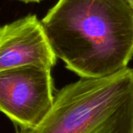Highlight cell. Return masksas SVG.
I'll use <instances>...</instances> for the list:
<instances>
[{
  "label": "cell",
  "instance_id": "cell-1",
  "mask_svg": "<svg viewBox=\"0 0 133 133\" xmlns=\"http://www.w3.org/2000/svg\"><path fill=\"white\" fill-rule=\"evenodd\" d=\"M41 23L56 57L80 78L112 75L132 58L128 0H58Z\"/></svg>",
  "mask_w": 133,
  "mask_h": 133
},
{
  "label": "cell",
  "instance_id": "cell-2",
  "mask_svg": "<svg viewBox=\"0 0 133 133\" xmlns=\"http://www.w3.org/2000/svg\"><path fill=\"white\" fill-rule=\"evenodd\" d=\"M15 133H133V69L63 87L37 125Z\"/></svg>",
  "mask_w": 133,
  "mask_h": 133
},
{
  "label": "cell",
  "instance_id": "cell-3",
  "mask_svg": "<svg viewBox=\"0 0 133 133\" xmlns=\"http://www.w3.org/2000/svg\"><path fill=\"white\" fill-rule=\"evenodd\" d=\"M51 69L24 65L0 71V111L16 128L37 125L55 98Z\"/></svg>",
  "mask_w": 133,
  "mask_h": 133
},
{
  "label": "cell",
  "instance_id": "cell-4",
  "mask_svg": "<svg viewBox=\"0 0 133 133\" xmlns=\"http://www.w3.org/2000/svg\"><path fill=\"white\" fill-rule=\"evenodd\" d=\"M57 58L36 15L29 14L0 27V71L24 65L51 69Z\"/></svg>",
  "mask_w": 133,
  "mask_h": 133
},
{
  "label": "cell",
  "instance_id": "cell-5",
  "mask_svg": "<svg viewBox=\"0 0 133 133\" xmlns=\"http://www.w3.org/2000/svg\"><path fill=\"white\" fill-rule=\"evenodd\" d=\"M18 1H21V2L28 3V2H39L42 0H18Z\"/></svg>",
  "mask_w": 133,
  "mask_h": 133
},
{
  "label": "cell",
  "instance_id": "cell-6",
  "mask_svg": "<svg viewBox=\"0 0 133 133\" xmlns=\"http://www.w3.org/2000/svg\"><path fill=\"white\" fill-rule=\"evenodd\" d=\"M129 2V3L132 5V7H133V0H128Z\"/></svg>",
  "mask_w": 133,
  "mask_h": 133
}]
</instances>
